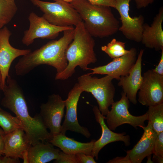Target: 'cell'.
I'll list each match as a JSON object with an SVG mask.
<instances>
[{
  "instance_id": "1",
  "label": "cell",
  "mask_w": 163,
  "mask_h": 163,
  "mask_svg": "<svg viewBox=\"0 0 163 163\" xmlns=\"http://www.w3.org/2000/svg\"><path fill=\"white\" fill-rule=\"evenodd\" d=\"M2 91L4 96L1 104L13 113L21 122L27 138L32 145L40 141L49 142L53 135L47 130L39 114L31 117L21 88L9 76Z\"/></svg>"
},
{
  "instance_id": "2",
  "label": "cell",
  "mask_w": 163,
  "mask_h": 163,
  "mask_svg": "<svg viewBox=\"0 0 163 163\" xmlns=\"http://www.w3.org/2000/svg\"><path fill=\"white\" fill-rule=\"evenodd\" d=\"M74 27L63 31L58 40H51L39 48L20 58L15 66L16 75L24 76L37 67L46 65L55 68L56 74L62 72L68 65L66 52L72 40Z\"/></svg>"
},
{
  "instance_id": "3",
  "label": "cell",
  "mask_w": 163,
  "mask_h": 163,
  "mask_svg": "<svg viewBox=\"0 0 163 163\" xmlns=\"http://www.w3.org/2000/svg\"><path fill=\"white\" fill-rule=\"evenodd\" d=\"M93 37L85 28L83 21L75 26L73 39L66 52L67 66L61 73L56 74L55 80L67 79L75 73L77 66L87 70L88 65L97 62L94 50L95 42Z\"/></svg>"
},
{
  "instance_id": "4",
  "label": "cell",
  "mask_w": 163,
  "mask_h": 163,
  "mask_svg": "<svg viewBox=\"0 0 163 163\" xmlns=\"http://www.w3.org/2000/svg\"><path fill=\"white\" fill-rule=\"evenodd\" d=\"M80 14L85 27L93 37L102 38L119 31L120 22L111 7L92 4L87 0L70 3Z\"/></svg>"
},
{
  "instance_id": "5",
  "label": "cell",
  "mask_w": 163,
  "mask_h": 163,
  "mask_svg": "<svg viewBox=\"0 0 163 163\" xmlns=\"http://www.w3.org/2000/svg\"><path fill=\"white\" fill-rule=\"evenodd\" d=\"M113 79L110 75L98 78L92 77L89 73L77 79V83L83 91L91 93L96 99L98 109L104 116L108 113L109 107L114 102L115 89L112 82Z\"/></svg>"
},
{
  "instance_id": "6",
  "label": "cell",
  "mask_w": 163,
  "mask_h": 163,
  "mask_svg": "<svg viewBox=\"0 0 163 163\" xmlns=\"http://www.w3.org/2000/svg\"><path fill=\"white\" fill-rule=\"evenodd\" d=\"M50 2L30 0L43 13L42 17L49 23L59 27L75 26L82 21L76 10L70 3L62 0Z\"/></svg>"
},
{
  "instance_id": "7",
  "label": "cell",
  "mask_w": 163,
  "mask_h": 163,
  "mask_svg": "<svg viewBox=\"0 0 163 163\" xmlns=\"http://www.w3.org/2000/svg\"><path fill=\"white\" fill-rule=\"evenodd\" d=\"M111 106V110L105 119L107 126L111 130H114L117 127L124 124H129L136 129L138 126L142 128L145 126L144 122L148 119L147 112L138 116L131 114L128 110L129 101L123 92L120 100L114 102Z\"/></svg>"
},
{
  "instance_id": "8",
  "label": "cell",
  "mask_w": 163,
  "mask_h": 163,
  "mask_svg": "<svg viewBox=\"0 0 163 163\" xmlns=\"http://www.w3.org/2000/svg\"><path fill=\"white\" fill-rule=\"evenodd\" d=\"M29 27L24 32L22 43L28 46L37 38L53 39L62 31L74 27L73 26L59 27L49 23L43 17H39L31 12L28 17Z\"/></svg>"
},
{
  "instance_id": "9",
  "label": "cell",
  "mask_w": 163,
  "mask_h": 163,
  "mask_svg": "<svg viewBox=\"0 0 163 163\" xmlns=\"http://www.w3.org/2000/svg\"><path fill=\"white\" fill-rule=\"evenodd\" d=\"M139 102L146 106L163 103V76L152 69L144 73L139 90Z\"/></svg>"
},
{
  "instance_id": "10",
  "label": "cell",
  "mask_w": 163,
  "mask_h": 163,
  "mask_svg": "<svg viewBox=\"0 0 163 163\" xmlns=\"http://www.w3.org/2000/svg\"><path fill=\"white\" fill-rule=\"evenodd\" d=\"M132 0H116L115 8L119 13L121 23L119 31L128 39L141 42L144 24L143 15L131 17L129 14V3Z\"/></svg>"
},
{
  "instance_id": "11",
  "label": "cell",
  "mask_w": 163,
  "mask_h": 163,
  "mask_svg": "<svg viewBox=\"0 0 163 163\" xmlns=\"http://www.w3.org/2000/svg\"><path fill=\"white\" fill-rule=\"evenodd\" d=\"M65 107L64 100L59 95L56 94L49 96L47 101L42 104L40 107L39 114L53 136L60 133Z\"/></svg>"
},
{
  "instance_id": "12",
  "label": "cell",
  "mask_w": 163,
  "mask_h": 163,
  "mask_svg": "<svg viewBox=\"0 0 163 163\" xmlns=\"http://www.w3.org/2000/svg\"><path fill=\"white\" fill-rule=\"evenodd\" d=\"M83 91L78 84L75 83L64 100L66 108L65 119L61 126L60 133L65 134L68 130L80 133L87 138L91 136L88 129L81 126L77 117V107L78 100Z\"/></svg>"
},
{
  "instance_id": "13",
  "label": "cell",
  "mask_w": 163,
  "mask_h": 163,
  "mask_svg": "<svg viewBox=\"0 0 163 163\" xmlns=\"http://www.w3.org/2000/svg\"><path fill=\"white\" fill-rule=\"evenodd\" d=\"M11 33L5 26L0 30V71L2 82L0 89L2 90L6 84V80L10 76L9 70L13 61L20 56H25L30 49H19L11 46L9 42Z\"/></svg>"
},
{
  "instance_id": "14",
  "label": "cell",
  "mask_w": 163,
  "mask_h": 163,
  "mask_svg": "<svg viewBox=\"0 0 163 163\" xmlns=\"http://www.w3.org/2000/svg\"><path fill=\"white\" fill-rule=\"evenodd\" d=\"M137 51L131 48L126 54L113 59L108 64L103 66L89 68L92 71L90 75H106L112 76L114 79L119 80L122 76L128 75L135 64L137 59Z\"/></svg>"
},
{
  "instance_id": "15",
  "label": "cell",
  "mask_w": 163,
  "mask_h": 163,
  "mask_svg": "<svg viewBox=\"0 0 163 163\" xmlns=\"http://www.w3.org/2000/svg\"><path fill=\"white\" fill-rule=\"evenodd\" d=\"M3 155L15 158H21L24 163H28L27 153L31 145L22 128L18 129L3 136Z\"/></svg>"
},
{
  "instance_id": "16",
  "label": "cell",
  "mask_w": 163,
  "mask_h": 163,
  "mask_svg": "<svg viewBox=\"0 0 163 163\" xmlns=\"http://www.w3.org/2000/svg\"><path fill=\"white\" fill-rule=\"evenodd\" d=\"M143 49H141L136 62L129 74L121 77L119 80L118 85L121 87L129 101L136 104L137 103L136 95L142 81V63Z\"/></svg>"
},
{
  "instance_id": "17",
  "label": "cell",
  "mask_w": 163,
  "mask_h": 163,
  "mask_svg": "<svg viewBox=\"0 0 163 163\" xmlns=\"http://www.w3.org/2000/svg\"><path fill=\"white\" fill-rule=\"evenodd\" d=\"M93 111L96 120L100 124L102 131L101 137L95 141L92 151L91 155L95 157L96 160H97L98 159V155L100 151L109 143L121 141L124 142L126 146H128L130 144L129 136L125 135L126 133H115L108 128L104 121L105 117L101 114L97 106H94Z\"/></svg>"
},
{
  "instance_id": "18",
  "label": "cell",
  "mask_w": 163,
  "mask_h": 163,
  "mask_svg": "<svg viewBox=\"0 0 163 163\" xmlns=\"http://www.w3.org/2000/svg\"><path fill=\"white\" fill-rule=\"evenodd\" d=\"M163 8L161 7L150 25L144 24L141 42L148 48L156 51L163 48Z\"/></svg>"
},
{
  "instance_id": "19",
  "label": "cell",
  "mask_w": 163,
  "mask_h": 163,
  "mask_svg": "<svg viewBox=\"0 0 163 163\" xmlns=\"http://www.w3.org/2000/svg\"><path fill=\"white\" fill-rule=\"evenodd\" d=\"M142 128L144 133L140 139L132 149L126 152L131 163H141L145 158L153 154L157 134L149 121Z\"/></svg>"
},
{
  "instance_id": "20",
  "label": "cell",
  "mask_w": 163,
  "mask_h": 163,
  "mask_svg": "<svg viewBox=\"0 0 163 163\" xmlns=\"http://www.w3.org/2000/svg\"><path fill=\"white\" fill-rule=\"evenodd\" d=\"M95 140L90 142H82L66 136L65 134L59 133L53 136L48 142L54 146L59 148L62 152L67 154H75L83 153L87 155H91Z\"/></svg>"
},
{
  "instance_id": "21",
  "label": "cell",
  "mask_w": 163,
  "mask_h": 163,
  "mask_svg": "<svg viewBox=\"0 0 163 163\" xmlns=\"http://www.w3.org/2000/svg\"><path fill=\"white\" fill-rule=\"evenodd\" d=\"M48 142L31 145L27 151L28 163H46L56 159L60 150Z\"/></svg>"
},
{
  "instance_id": "22",
  "label": "cell",
  "mask_w": 163,
  "mask_h": 163,
  "mask_svg": "<svg viewBox=\"0 0 163 163\" xmlns=\"http://www.w3.org/2000/svg\"><path fill=\"white\" fill-rule=\"evenodd\" d=\"M147 111L149 121L157 134L163 131V103L150 106Z\"/></svg>"
},
{
  "instance_id": "23",
  "label": "cell",
  "mask_w": 163,
  "mask_h": 163,
  "mask_svg": "<svg viewBox=\"0 0 163 163\" xmlns=\"http://www.w3.org/2000/svg\"><path fill=\"white\" fill-rule=\"evenodd\" d=\"M0 126L5 134L12 132L19 128H22L21 122L17 117L0 107Z\"/></svg>"
},
{
  "instance_id": "24",
  "label": "cell",
  "mask_w": 163,
  "mask_h": 163,
  "mask_svg": "<svg viewBox=\"0 0 163 163\" xmlns=\"http://www.w3.org/2000/svg\"><path fill=\"white\" fill-rule=\"evenodd\" d=\"M18 8L15 0H0V24L10 22L16 13Z\"/></svg>"
},
{
  "instance_id": "25",
  "label": "cell",
  "mask_w": 163,
  "mask_h": 163,
  "mask_svg": "<svg viewBox=\"0 0 163 163\" xmlns=\"http://www.w3.org/2000/svg\"><path fill=\"white\" fill-rule=\"evenodd\" d=\"M126 43L117 41L113 38L107 45L101 47V50L110 58L113 59L121 56L126 53L129 50L125 49Z\"/></svg>"
},
{
  "instance_id": "26",
  "label": "cell",
  "mask_w": 163,
  "mask_h": 163,
  "mask_svg": "<svg viewBox=\"0 0 163 163\" xmlns=\"http://www.w3.org/2000/svg\"><path fill=\"white\" fill-rule=\"evenodd\" d=\"M153 154L163 158V131L157 134L154 143Z\"/></svg>"
},
{
  "instance_id": "27",
  "label": "cell",
  "mask_w": 163,
  "mask_h": 163,
  "mask_svg": "<svg viewBox=\"0 0 163 163\" xmlns=\"http://www.w3.org/2000/svg\"><path fill=\"white\" fill-rule=\"evenodd\" d=\"M55 163H79L75 154H68L60 151L58 157L54 161Z\"/></svg>"
},
{
  "instance_id": "28",
  "label": "cell",
  "mask_w": 163,
  "mask_h": 163,
  "mask_svg": "<svg viewBox=\"0 0 163 163\" xmlns=\"http://www.w3.org/2000/svg\"><path fill=\"white\" fill-rule=\"evenodd\" d=\"M79 163H97L91 155L86 154L83 153H78L75 154Z\"/></svg>"
},
{
  "instance_id": "29",
  "label": "cell",
  "mask_w": 163,
  "mask_h": 163,
  "mask_svg": "<svg viewBox=\"0 0 163 163\" xmlns=\"http://www.w3.org/2000/svg\"><path fill=\"white\" fill-rule=\"evenodd\" d=\"M92 4L112 7L115 8L116 0H87Z\"/></svg>"
},
{
  "instance_id": "30",
  "label": "cell",
  "mask_w": 163,
  "mask_h": 163,
  "mask_svg": "<svg viewBox=\"0 0 163 163\" xmlns=\"http://www.w3.org/2000/svg\"><path fill=\"white\" fill-rule=\"evenodd\" d=\"M161 58L158 65L152 69L153 71L159 75L163 76V48L161 50Z\"/></svg>"
},
{
  "instance_id": "31",
  "label": "cell",
  "mask_w": 163,
  "mask_h": 163,
  "mask_svg": "<svg viewBox=\"0 0 163 163\" xmlns=\"http://www.w3.org/2000/svg\"><path fill=\"white\" fill-rule=\"evenodd\" d=\"M136 7L138 9H141L148 6L152 4L155 1L157 0H135Z\"/></svg>"
},
{
  "instance_id": "32",
  "label": "cell",
  "mask_w": 163,
  "mask_h": 163,
  "mask_svg": "<svg viewBox=\"0 0 163 163\" xmlns=\"http://www.w3.org/2000/svg\"><path fill=\"white\" fill-rule=\"evenodd\" d=\"M108 163H131L128 156L126 155L125 157H117L110 160Z\"/></svg>"
},
{
  "instance_id": "33",
  "label": "cell",
  "mask_w": 163,
  "mask_h": 163,
  "mask_svg": "<svg viewBox=\"0 0 163 163\" xmlns=\"http://www.w3.org/2000/svg\"><path fill=\"white\" fill-rule=\"evenodd\" d=\"M19 158H12L4 155L0 157V163H19Z\"/></svg>"
},
{
  "instance_id": "34",
  "label": "cell",
  "mask_w": 163,
  "mask_h": 163,
  "mask_svg": "<svg viewBox=\"0 0 163 163\" xmlns=\"http://www.w3.org/2000/svg\"><path fill=\"white\" fill-rule=\"evenodd\" d=\"M152 159L154 161L158 163H162L163 162V158L161 157L154 154H153Z\"/></svg>"
},
{
  "instance_id": "35",
  "label": "cell",
  "mask_w": 163,
  "mask_h": 163,
  "mask_svg": "<svg viewBox=\"0 0 163 163\" xmlns=\"http://www.w3.org/2000/svg\"><path fill=\"white\" fill-rule=\"evenodd\" d=\"M3 136L0 135V157L3 155L2 150L4 147Z\"/></svg>"
},
{
  "instance_id": "36",
  "label": "cell",
  "mask_w": 163,
  "mask_h": 163,
  "mask_svg": "<svg viewBox=\"0 0 163 163\" xmlns=\"http://www.w3.org/2000/svg\"><path fill=\"white\" fill-rule=\"evenodd\" d=\"M151 155H149L147 156L148 157V160L147 163H153V162L151 159Z\"/></svg>"
},
{
  "instance_id": "37",
  "label": "cell",
  "mask_w": 163,
  "mask_h": 163,
  "mask_svg": "<svg viewBox=\"0 0 163 163\" xmlns=\"http://www.w3.org/2000/svg\"><path fill=\"white\" fill-rule=\"evenodd\" d=\"M63 1H64L65 2H68V3H70L73 1L77 0H62Z\"/></svg>"
},
{
  "instance_id": "38",
  "label": "cell",
  "mask_w": 163,
  "mask_h": 163,
  "mask_svg": "<svg viewBox=\"0 0 163 163\" xmlns=\"http://www.w3.org/2000/svg\"><path fill=\"white\" fill-rule=\"evenodd\" d=\"M4 134L5 133L3 130L0 128V135H4Z\"/></svg>"
},
{
  "instance_id": "39",
  "label": "cell",
  "mask_w": 163,
  "mask_h": 163,
  "mask_svg": "<svg viewBox=\"0 0 163 163\" xmlns=\"http://www.w3.org/2000/svg\"><path fill=\"white\" fill-rule=\"evenodd\" d=\"M2 82V74H1V71H0V87L1 86V84Z\"/></svg>"
},
{
  "instance_id": "40",
  "label": "cell",
  "mask_w": 163,
  "mask_h": 163,
  "mask_svg": "<svg viewBox=\"0 0 163 163\" xmlns=\"http://www.w3.org/2000/svg\"><path fill=\"white\" fill-rule=\"evenodd\" d=\"M5 25L2 24H0V30L1 29L4 27Z\"/></svg>"
}]
</instances>
